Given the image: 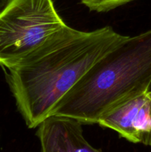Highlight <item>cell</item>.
I'll return each mask as SVG.
<instances>
[{
  "label": "cell",
  "mask_w": 151,
  "mask_h": 152,
  "mask_svg": "<svg viewBox=\"0 0 151 152\" xmlns=\"http://www.w3.org/2000/svg\"><path fill=\"white\" fill-rule=\"evenodd\" d=\"M151 86V29L129 37L97 61L50 115L97 124L101 117Z\"/></svg>",
  "instance_id": "obj_2"
},
{
  "label": "cell",
  "mask_w": 151,
  "mask_h": 152,
  "mask_svg": "<svg viewBox=\"0 0 151 152\" xmlns=\"http://www.w3.org/2000/svg\"><path fill=\"white\" fill-rule=\"evenodd\" d=\"M90 10L96 12H107L133 0H80Z\"/></svg>",
  "instance_id": "obj_6"
},
{
  "label": "cell",
  "mask_w": 151,
  "mask_h": 152,
  "mask_svg": "<svg viewBox=\"0 0 151 152\" xmlns=\"http://www.w3.org/2000/svg\"><path fill=\"white\" fill-rule=\"evenodd\" d=\"M97 124L115 131L129 142L151 146V91L118 105Z\"/></svg>",
  "instance_id": "obj_4"
},
{
  "label": "cell",
  "mask_w": 151,
  "mask_h": 152,
  "mask_svg": "<svg viewBox=\"0 0 151 152\" xmlns=\"http://www.w3.org/2000/svg\"><path fill=\"white\" fill-rule=\"evenodd\" d=\"M7 0H0V10L4 7V6L5 5L6 3H7Z\"/></svg>",
  "instance_id": "obj_7"
},
{
  "label": "cell",
  "mask_w": 151,
  "mask_h": 152,
  "mask_svg": "<svg viewBox=\"0 0 151 152\" xmlns=\"http://www.w3.org/2000/svg\"><path fill=\"white\" fill-rule=\"evenodd\" d=\"M41 152H102L83 134L82 123L75 119L50 115L38 126Z\"/></svg>",
  "instance_id": "obj_5"
},
{
  "label": "cell",
  "mask_w": 151,
  "mask_h": 152,
  "mask_svg": "<svg viewBox=\"0 0 151 152\" xmlns=\"http://www.w3.org/2000/svg\"><path fill=\"white\" fill-rule=\"evenodd\" d=\"M127 37L110 26L86 32L65 25L20 63L5 69L27 126L38 127L89 69Z\"/></svg>",
  "instance_id": "obj_1"
},
{
  "label": "cell",
  "mask_w": 151,
  "mask_h": 152,
  "mask_svg": "<svg viewBox=\"0 0 151 152\" xmlns=\"http://www.w3.org/2000/svg\"><path fill=\"white\" fill-rule=\"evenodd\" d=\"M65 25L53 0H7L0 10V65H17Z\"/></svg>",
  "instance_id": "obj_3"
}]
</instances>
